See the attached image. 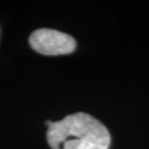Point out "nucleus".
<instances>
[{
	"instance_id": "f03ea898",
	"label": "nucleus",
	"mask_w": 149,
	"mask_h": 149,
	"mask_svg": "<svg viewBox=\"0 0 149 149\" xmlns=\"http://www.w3.org/2000/svg\"><path fill=\"white\" fill-rule=\"evenodd\" d=\"M31 48L43 55H64L76 48L74 38L52 29H38L29 38Z\"/></svg>"
},
{
	"instance_id": "f257e3e1",
	"label": "nucleus",
	"mask_w": 149,
	"mask_h": 149,
	"mask_svg": "<svg viewBox=\"0 0 149 149\" xmlns=\"http://www.w3.org/2000/svg\"><path fill=\"white\" fill-rule=\"evenodd\" d=\"M52 149H108L111 134L100 120L86 113H75L48 127Z\"/></svg>"
}]
</instances>
